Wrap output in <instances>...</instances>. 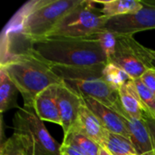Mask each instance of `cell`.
<instances>
[{
    "mask_svg": "<svg viewBox=\"0 0 155 155\" xmlns=\"http://www.w3.org/2000/svg\"><path fill=\"white\" fill-rule=\"evenodd\" d=\"M82 0H30L5 26L1 35V59L25 52L33 42L47 37L57 24Z\"/></svg>",
    "mask_w": 155,
    "mask_h": 155,
    "instance_id": "6da1fadb",
    "label": "cell"
},
{
    "mask_svg": "<svg viewBox=\"0 0 155 155\" xmlns=\"http://www.w3.org/2000/svg\"><path fill=\"white\" fill-rule=\"evenodd\" d=\"M26 51L37 54L51 66L78 67L108 63V57L94 35L48 36L31 43Z\"/></svg>",
    "mask_w": 155,
    "mask_h": 155,
    "instance_id": "7a4b0ae2",
    "label": "cell"
},
{
    "mask_svg": "<svg viewBox=\"0 0 155 155\" xmlns=\"http://www.w3.org/2000/svg\"><path fill=\"white\" fill-rule=\"evenodd\" d=\"M0 68L5 71L22 94L24 107L34 108L35 100L41 92L63 83L49 64L30 51L1 59Z\"/></svg>",
    "mask_w": 155,
    "mask_h": 155,
    "instance_id": "3957f363",
    "label": "cell"
},
{
    "mask_svg": "<svg viewBox=\"0 0 155 155\" xmlns=\"http://www.w3.org/2000/svg\"><path fill=\"white\" fill-rule=\"evenodd\" d=\"M106 64L90 66H52L62 81L82 97H92L110 108L121 102L118 89L105 79L104 69Z\"/></svg>",
    "mask_w": 155,
    "mask_h": 155,
    "instance_id": "277c9868",
    "label": "cell"
},
{
    "mask_svg": "<svg viewBox=\"0 0 155 155\" xmlns=\"http://www.w3.org/2000/svg\"><path fill=\"white\" fill-rule=\"evenodd\" d=\"M15 134L22 136L29 155H61V146L49 134L34 108H19L13 118Z\"/></svg>",
    "mask_w": 155,
    "mask_h": 155,
    "instance_id": "5b68a950",
    "label": "cell"
},
{
    "mask_svg": "<svg viewBox=\"0 0 155 155\" xmlns=\"http://www.w3.org/2000/svg\"><path fill=\"white\" fill-rule=\"evenodd\" d=\"M95 4L96 1L82 0L79 5L57 24L48 36L88 37L104 30L109 18Z\"/></svg>",
    "mask_w": 155,
    "mask_h": 155,
    "instance_id": "8992f818",
    "label": "cell"
},
{
    "mask_svg": "<svg viewBox=\"0 0 155 155\" xmlns=\"http://www.w3.org/2000/svg\"><path fill=\"white\" fill-rule=\"evenodd\" d=\"M108 62L135 80L141 78L146 71L155 68V51L140 44L133 35H117L114 53L108 58Z\"/></svg>",
    "mask_w": 155,
    "mask_h": 155,
    "instance_id": "52a82bcc",
    "label": "cell"
},
{
    "mask_svg": "<svg viewBox=\"0 0 155 155\" xmlns=\"http://www.w3.org/2000/svg\"><path fill=\"white\" fill-rule=\"evenodd\" d=\"M143 8L137 12L109 18L104 29L116 35H134L155 29V0H142Z\"/></svg>",
    "mask_w": 155,
    "mask_h": 155,
    "instance_id": "ba28073f",
    "label": "cell"
},
{
    "mask_svg": "<svg viewBox=\"0 0 155 155\" xmlns=\"http://www.w3.org/2000/svg\"><path fill=\"white\" fill-rule=\"evenodd\" d=\"M114 110L121 114L137 155H155L152 135L144 119H137L129 115L121 103Z\"/></svg>",
    "mask_w": 155,
    "mask_h": 155,
    "instance_id": "9c48e42d",
    "label": "cell"
},
{
    "mask_svg": "<svg viewBox=\"0 0 155 155\" xmlns=\"http://www.w3.org/2000/svg\"><path fill=\"white\" fill-rule=\"evenodd\" d=\"M57 103L61 116V126L64 131V135H66L76 124L84 100L82 96L63 82L58 84Z\"/></svg>",
    "mask_w": 155,
    "mask_h": 155,
    "instance_id": "30bf717a",
    "label": "cell"
},
{
    "mask_svg": "<svg viewBox=\"0 0 155 155\" xmlns=\"http://www.w3.org/2000/svg\"><path fill=\"white\" fill-rule=\"evenodd\" d=\"M83 100L85 105L99 118L107 131L121 134L130 140L129 132L120 114L92 97H83Z\"/></svg>",
    "mask_w": 155,
    "mask_h": 155,
    "instance_id": "8fae6325",
    "label": "cell"
},
{
    "mask_svg": "<svg viewBox=\"0 0 155 155\" xmlns=\"http://www.w3.org/2000/svg\"><path fill=\"white\" fill-rule=\"evenodd\" d=\"M58 84H54L41 92L35 98L34 110L36 115L44 122H51L61 125V116L57 103Z\"/></svg>",
    "mask_w": 155,
    "mask_h": 155,
    "instance_id": "7c38bea8",
    "label": "cell"
},
{
    "mask_svg": "<svg viewBox=\"0 0 155 155\" xmlns=\"http://www.w3.org/2000/svg\"><path fill=\"white\" fill-rule=\"evenodd\" d=\"M72 130L81 132L92 140L95 141L101 146L105 128L99 118L85 105L84 102L80 108L76 124Z\"/></svg>",
    "mask_w": 155,
    "mask_h": 155,
    "instance_id": "4fadbf2b",
    "label": "cell"
},
{
    "mask_svg": "<svg viewBox=\"0 0 155 155\" xmlns=\"http://www.w3.org/2000/svg\"><path fill=\"white\" fill-rule=\"evenodd\" d=\"M118 91L120 102L129 115L137 119H143L145 114H148L147 110L140 99L133 79L122 85Z\"/></svg>",
    "mask_w": 155,
    "mask_h": 155,
    "instance_id": "5bb4252c",
    "label": "cell"
},
{
    "mask_svg": "<svg viewBox=\"0 0 155 155\" xmlns=\"http://www.w3.org/2000/svg\"><path fill=\"white\" fill-rule=\"evenodd\" d=\"M18 93L17 87L5 71L0 68V111L2 114L13 108H20L17 104Z\"/></svg>",
    "mask_w": 155,
    "mask_h": 155,
    "instance_id": "9a60e30c",
    "label": "cell"
},
{
    "mask_svg": "<svg viewBox=\"0 0 155 155\" xmlns=\"http://www.w3.org/2000/svg\"><path fill=\"white\" fill-rule=\"evenodd\" d=\"M101 146L105 148L113 155H137L132 142L128 138L109 132L106 129Z\"/></svg>",
    "mask_w": 155,
    "mask_h": 155,
    "instance_id": "2e32d148",
    "label": "cell"
},
{
    "mask_svg": "<svg viewBox=\"0 0 155 155\" xmlns=\"http://www.w3.org/2000/svg\"><path fill=\"white\" fill-rule=\"evenodd\" d=\"M96 3L103 5L102 11L108 18L134 13L142 9L143 6L142 0H109L96 1Z\"/></svg>",
    "mask_w": 155,
    "mask_h": 155,
    "instance_id": "e0dca14e",
    "label": "cell"
},
{
    "mask_svg": "<svg viewBox=\"0 0 155 155\" xmlns=\"http://www.w3.org/2000/svg\"><path fill=\"white\" fill-rule=\"evenodd\" d=\"M78 149L85 155H99L101 146L94 140L77 130H71L64 135L63 143Z\"/></svg>",
    "mask_w": 155,
    "mask_h": 155,
    "instance_id": "ac0fdd59",
    "label": "cell"
},
{
    "mask_svg": "<svg viewBox=\"0 0 155 155\" xmlns=\"http://www.w3.org/2000/svg\"><path fill=\"white\" fill-rule=\"evenodd\" d=\"M0 155H29V153L22 136L14 133L11 137L2 143Z\"/></svg>",
    "mask_w": 155,
    "mask_h": 155,
    "instance_id": "d6986e66",
    "label": "cell"
},
{
    "mask_svg": "<svg viewBox=\"0 0 155 155\" xmlns=\"http://www.w3.org/2000/svg\"><path fill=\"white\" fill-rule=\"evenodd\" d=\"M104 74L106 81L112 86H114V88L118 90L122 85H124V84L132 80V78L123 69H121L120 67L109 62L104 66Z\"/></svg>",
    "mask_w": 155,
    "mask_h": 155,
    "instance_id": "ffe728a7",
    "label": "cell"
},
{
    "mask_svg": "<svg viewBox=\"0 0 155 155\" xmlns=\"http://www.w3.org/2000/svg\"><path fill=\"white\" fill-rule=\"evenodd\" d=\"M134 85L140 96V99L144 105L149 115L155 118V95L145 85L141 78L134 80Z\"/></svg>",
    "mask_w": 155,
    "mask_h": 155,
    "instance_id": "44dd1931",
    "label": "cell"
},
{
    "mask_svg": "<svg viewBox=\"0 0 155 155\" xmlns=\"http://www.w3.org/2000/svg\"><path fill=\"white\" fill-rule=\"evenodd\" d=\"M94 36L98 39L102 48L104 49L107 57L109 58L114 53L117 43V35L104 29L94 35Z\"/></svg>",
    "mask_w": 155,
    "mask_h": 155,
    "instance_id": "7402d4cb",
    "label": "cell"
},
{
    "mask_svg": "<svg viewBox=\"0 0 155 155\" xmlns=\"http://www.w3.org/2000/svg\"><path fill=\"white\" fill-rule=\"evenodd\" d=\"M141 79L155 95V68L146 71L142 75Z\"/></svg>",
    "mask_w": 155,
    "mask_h": 155,
    "instance_id": "603a6c76",
    "label": "cell"
},
{
    "mask_svg": "<svg viewBox=\"0 0 155 155\" xmlns=\"http://www.w3.org/2000/svg\"><path fill=\"white\" fill-rule=\"evenodd\" d=\"M144 121L147 124V126L149 128V131L151 133L152 135V139H153V143L154 145L155 148V118H153V116L149 115V114H145L144 116Z\"/></svg>",
    "mask_w": 155,
    "mask_h": 155,
    "instance_id": "cb8c5ba5",
    "label": "cell"
},
{
    "mask_svg": "<svg viewBox=\"0 0 155 155\" xmlns=\"http://www.w3.org/2000/svg\"><path fill=\"white\" fill-rule=\"evenodd\" d=\"M61 153L67 155H85L82 152H80L78 149H76L73 146L64 145V144H62V146H61Z\"/></svg>",
    "mask_w": 155,
    "mask_h": 155,
    "instance_id": "d4e9b609",
    "label": "cell"
},
{
    "mask_svg": "<svg viewBox=\"0 0 155 155\" xmlns=\"http://www.w3.org/2000/svg\"><path fill=\"white\" fill-rule=\"evenodd\" d=\"M99 155H113L109 151H107L105 148L102 147L101 146V149H100V153H99Z\"/></svg>",
    "mask_w": 155,
    "mask_h": 155,
    "instance_id": "484cf974",
    "label": "cell"
},
{
    "mask_svg": "<svg viewBox=\"0 0 155 155\" xmlns=\"http://www.w3.org/2000/svg\"><path fill=\"white\" fill-rule=\"evenodd\" d=\"M61 155H67V154H65V153H61Z\"/></svg>",
    "mask_w": 155,
    "mask_h": 155,
    "instance_id": "4316f807",
    "label": "cell"
},
{
    "mask_svg": "<svg viewBox=\"0 0 155 155\" xmlns=\"http://www.w3.org/2000/svg\"><path fill=\"white\" fill-rule=\"evenodd\" d=\"M134 155H136V154H134Z\"/></svg>",
    "mask_w": 155,
    "mask_h": 155,
    "instance_id": "83f0119b",
    "label": "cell"
}]
</instances>
